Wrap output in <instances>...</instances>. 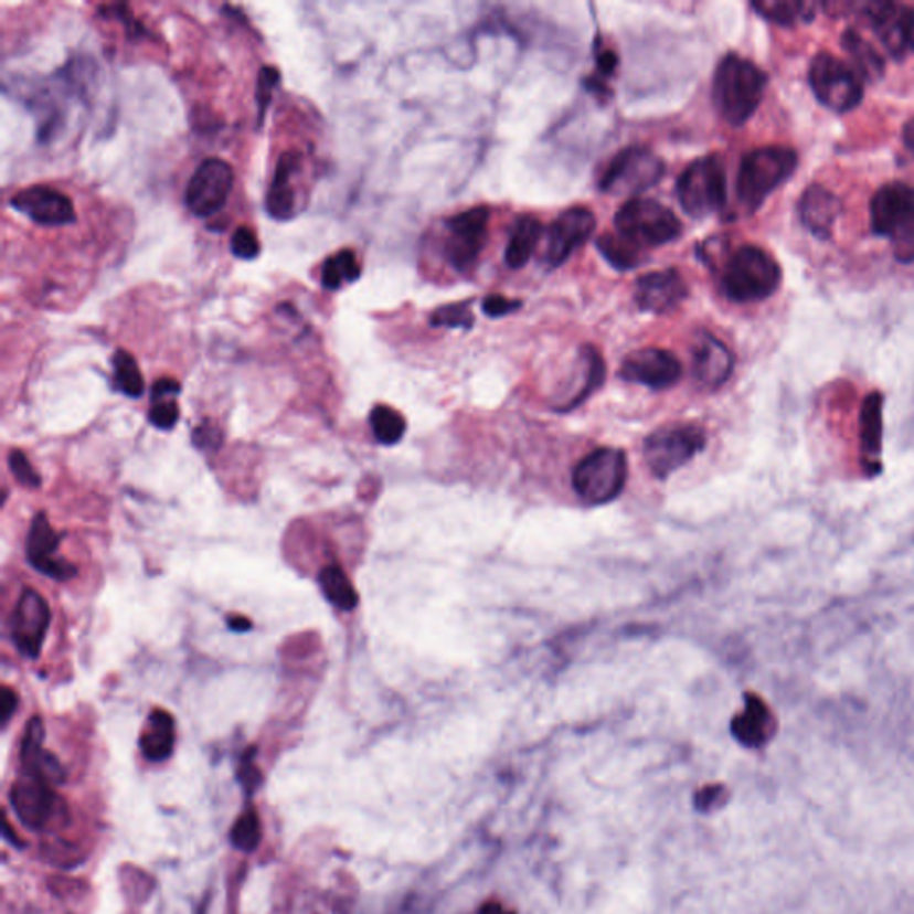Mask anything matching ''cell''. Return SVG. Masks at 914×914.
Masks as SVG:
<instances>
[{"label": "cell", "mask_w": 914, "mask_h": 914, "mask_svg": "<svg viewBox=\"0 0 914 914\" xmlns=\"http://www.w3.org/2000/svg\"><path fill=\"white\" fill-rule=\"evenodd\" d=\"M370 427L379 444L395 445L404 438L407 424L395 407L378 404L370 413Z\"/></svg>", "instance_id": "36"}, {"label": "cell", "mask_w": 914, "mask_h": 914, "mask_svg": "<svg viewBox=\"0 0 914 914\" xmlns=\"http://www.w3.org/2000/svg\"><path fill=\"white\" fill-rule=\"evenodd\" d=\"M775 720L761 697L746 693L745 710L733 720V734L746 746H761L774 734Z\"/></svg>", "instance_id": "25"}, {"label": "cell", "mask_w": 914, "mask_h": 914, "mask_svg": "<svg viewBox=\"0 0 914 914\" xmlns=\"http://www.w3.org/2000/svg\"><path fill=\"white\" fill-rule=\"evenodd\" d=\"M598 253L616 270H633L641 263V248L621 238L620 234L606 233L597 240Z\"/></svg>", "instance_id": "34"}, {"label": "cell", "mask_w": 914, "mask_h": 914, "mask_svg": "<svg viewBox=\"0 0 914 914\" xmlns=\"http://www.w3.org/2000/svg\"><path fill=\"white\" fill-rule=\"evenodd\" d=\"M843 211V202L821 184H809L798 199V216L815 238L826 242L832 236L836 222Z\"/></svg>", "instance_id": "22"}, {"label": "cell", "mask_w": 914, "mask_h": 914, "mask_svg": "<svg viewBox=\"0 0 914 914\" xmlns=\"http://www.w3.org/2000/svg\"><path fill=\"white\" fill-rule=\"evenodd\" d=\"M734 355L710 332H700L693 346V375L705 390H719L733 375Z\"/></svg>", "instance_id": "21"}, {"label": "cell", "mask_w": 914, "mask_h": 914, "mask_svg": "<svg viewBox=\"0 0 914 914\" xmlns=\"http://www.w3.org/2000/svg\"><path fill=\"white\" fill-rule=\"evenodd\" d=\"M45 740V727L40 716L29 720L25 727L24 742H22V765L28 775H34L52 786H60L65 783V768L54 754L43 748Z\"/></svg>", "instance_id": "23"}, {"label": "cell", "mask_w": 914, "mask_h": 914, "mask_svg": "<svg viewBox=\"0 0 914 914\" xmlns=\"http://www.w3.org/2000/svg\"><path fill=\"white\" fill-rule=\"evenodd\" d=\"M176 746V722L172 714L155 710L149 714L147 727L140 736V748L147 759L161 763L172 756Z\"/></svg>", "instance_id": "26"}, {"label": "cell", "mask_w": 914, "mask_h": 914, "mask_svg": "<svg viewBox=\"0 0 914 914\" xmlns=\"http://www.w3.org/2000/svg\"><path fill=\"white\" fill-rule=\"evenodd\" d=\"M861 14L872 25L890 57L904 61L914 54V8L899 2H867Z\"/></svg>", "instance_id": "12"}, {"label": "cell", "mask_w": 914, "mask_h": 914, "mask_svg": "<svg viewBox=\"0 0 914 914\" xmlns=\"http://www.w3.org/2000/svg\"><path fill=\"white\" fill-rule=\"evenodd\" d=\"M798 167L797 150L768 145L743 156L737 170V201L746 213H756L766 199L794 176Z\"/></svg>", "instance_id": "2"}, {"label": "cell", "mask_w": 914, "mask_h": 914, "mask_svg": "<svg viewBox=\"0 0 914 914\" xmlns=\"http://www.w3.org/2000/svg\"><path fill=\"white\" fill-rule=\"evenodd\" d=\"M8 463H10L11 474H13L14 479H17L20 485L25 486V488H31V490L42 486V477H40L36 468L31 465L28 456H25L22 450H11L10 457H8Z\"/></svg>", "instance_id": "40"}, {"label": "cell", "mask_w": 914, "mask_h": 914, "mask_svg": "<svg viewBox=\"0 0 914 914\" xmlns=\"http://www.w3.org/2000/svg\"><path fill=\"white\" fill-rule=\"evenodd\" d=\"M616 66H618V57H616L615 52L604 51L598 54L597 68L604 77L613 75V72L616 71Z\"/></svg>", "instance_id": "46"}, {"label": "cell", "mask_w": 914, "mask_h": 914, "mask_svg": "<svg viewBox=\"0 0 914 914\" xmlns=\"http://www.w3.org/2000/svg\"><path fill=\"white\" fill-rule=\"evenodd\" d=\"M665 172L667 164L656 152L641 145H633L609 161L598 188L613 195H638L656 187Z\"/></svg>", "instance_id": "10"}, {"label": "cell", "mask_w": 914, "mask_h": 914, "mask_svg": "<svg viewBox=\"0 0 914 914\" xmlns=\"http://www.w3.org/2000/svg\"><path fill=\"white\" fill-rule=\"evenodd\" d=\"M627 456L615 447H601L584 456L574 468L572 485L584 504L602 506L620 497L626 488Z\"/></svg>", "instance_id": "6"}, {"label": "cell", "mask_w": 914, "mask_h": 914, "mask_svg": "<svg viewBox=\"0 0 914 914\" xmlns=\"http://www.w3.org/2000/svg\"><path fill=\"white\" fill-rule=\"evenodd\" d=\"M224 442V434L220 431L219 425L213 422H202L195 431H193V444L201 450H216V448Z\"/></svg>", "instance_id": "42"}, {"label": "cell", "mask_w": 914, "mask_h": 914, "mask_svg": "<svg viewBox=\"0 0 914 914\" xmlns=\"http://www.w3.org/2000/svg\"><path fill=\"white\" fill-rule=\"evenodd\" d=\"M360 276V262L350 248L327 257L322 266V285L326 289H340L343 285L355 283Z\"/></svg>", "instance_id": "33"}, {"label": "cell", "mask_w": 914, "mask_h": 914, "mask_svg": "<svg viewBox=\"0 0 914 914\" xmlns=\"http://www.w3.org/2000/svg\"><path fill=\"white\" fill-rule=\"evenodd\" d=\"M259 251H262V247H259V242H257V236L253 228L247 227V225H242V227L234 231L233 236H231V253L234 256L240 257V259H245V262H251V259L257 257Z\"/></svg>", "instance_id": "41"}, {"label": "cell", "mask_w": 914, "mask_h": 914, "mask_svg": "<svg viewBox=\"0 0 914 914\" xmlns=\"http://www.w3.org/2000/svg\"><path fill=\"white\" fill-rule=\"evenodd\" d=\"M227 626L231 627L234 633H247V630L253 629V621L242 615H231L227 618Z\"/></svg>", "instance_id": "48"}, {"label": "cell", "mask_w": 914, "mask_h": 914, "mask_svg": "<svg viewBox=\"0 0 914 914\" xmlns=\"http://www.w3.org/2000/svg\"><path fill=\"white\" fill-rule=\"evenodd\" d=\"M595 225H597V219L588 208L575 205V208L563 211L546 231L545 256H543L546 266L557 268L568 262V257L592 238Z\"/></svg>", "instance_id": "14"}, {"label": "cell", "mask_w": 914, "mask_h": 914, "mask_svg": "<svg viewBox=\"0 0 914 914\" xmlns=\"http://www.w3.org/2000/svg\"><path fill=\"white\" fill-rule=\"evenodd\" d=\"M677 199L691 219L702 220L719 213L727 202V172L716 155L695 159L677 181Z\"/></svg>", "instance_id": "5"}, {"label": "cell", "mask_w": 914, "mask_h": 914, "mask_svg": "<svg viewBox=\"0 0 914 914\" xmlns=\"http://www.w3.org/2000/svg\"><path fill=\"white\" fill-rule=\"evenodd\" d=\"M616 234L636 247L653 248L667 245L682 233L681 220L667 205L649 199H633L616 211Z\"/></svg>", "instance_id": "7"}, {"label": "cell", "mask_w": 914, "mask_h": 914, "mask_svg": "<svg viewBox=\"0 0 914 914\" xmlns=\"http://www.w3.org/2000/svg\"><path fill=\"white\" fill-rule=\"evenodd\" d=\"M902 144L905 150L914 158V117L905 121L904 129H902Z\"/></svg>", "instance_id": "47"}, {"label": "cell", "mask_w": 914, "mask_h": 914, "mask_svg": "<svg viewBox=\"0 0 914 914\" xmlns=\"http://www.w3.org/2000/svg\"><path fill=\"white\" fill-rule=\"evenodd\" d=\"M841 47L854 63L855 72L861 75V79L875 83L886 72L884 56L859 33L858 29L849 28L841 34Z\"/></svg>", "instance_id": "28"}, {"label": "cell", "mask_w": 914, "mask_h": 914, "mask_svg": "<svg viewBox=\"0 0 914 914\" xmlns=\"http://www.w3.org/2000/svg\"><path fill=\"white\" fill-rule=\"evenodd\" d=\"M783 270L770 253L756 245H743L729 257L722 274V289L737 304L761 302L779 289Z\"/></svg>", "instance_id": "3"}, {"label": "cell", "mask_w": 914, "mask_h": 914, "mask_svg": "<svg viewBox=\"0 0 914 914\" xmlns=\"http://www.w3.org/2000/svg\"><path fill=\"white\" fill-rule=\"evenodd\" d=\"M583 360L584 364H586L583 386H581L577 395L572 401L566 402L565 406L560 407L557 411L565 413V411L575 410L583 402L588 401L593 393L597 392L598 387L604 384V379H606V363L602 360L601 352L593 346H584Z\"/></svg>", "instance_id": "35"}, {"label": "cell", "mask_w": 914, "mask_h": 914, "mask_svg": "<svg viewBox=\"0 0 914 914\" xmlns=\"http://www.w3.org/2000/svg\"><path fill=\"white\" fill-rule=\"evenodd\" d=\"M490 219L488 205H476L447 220L444 256L454 270L467 274L476 266L488 240Z\"/></svg>", "instance_id": "11"}, {"label": "cell", "mask_w": 914, "mask_h": 914, "mask_svg": "<svg viewBox=\"0 0 914 914\" xmlns=\"http://www.w3.org/2000/svg\"><path fill=\"white\" fill-rule=\"evenodd\" d=\"M299 170L300 155L297 150H288L280 156L265 201L266 213L272 219L285 222L295 215L297 195H295L294 179Z\"/></svg>", "instance_id": "24"}, {"label": "cell", "mask_w": 914, "mask_h": 914, "mask_svg": "<svg viewBox=\"0 0 914 914\" xmlns=\"http://www.w3.org/2000/svg\"><path fill=\"white\" fill-rule=\"evenodd\" d=\"M688 295V283L676 268L645 274L635 285L636 306L645 313H672L684 302Z\"/></svg>", "instance_id": "17"}, {"label": "cell", "mask_w": 914, "mask_h": 914, "mask_svg": "<svg viewBox=\"0 0 914 914\" xmlns=\"http://www.w3.org/2000/svg\"><path fill=\"white\" fill-rule=\"evenodd\" d=\"M17 705H19V697L11 688L4 686L2 695H0V722H2V725H8L14 711H17Z\"/></svg>", "instance_id": "45"}, {"label": "cell", "mask_w": 914, "mask_h": 914, "mask_svg": "<svg viewBox=\"0 0 914 914\" xmlns=\"http://www.w3.org/2000/svg\"><path fill=\"white\" fill-rule=\"evenodd\" d=\"M11 205L43 227H63L75 222L74 202L56 188H24L11 199Z\"/></svg>", "instance_id": "18"}, {"label": "cell", "mask_w": 914, "mask_h": 914, "mask_svg": "<svg viewBox=\"0 0 914 914\" xmlns=\"http://www.w3.org/2000/svg\"><path fill=\"white\" fill-rule=\"evenodd\" d=\"M873 234L893 243L896 262H914V187L902 181L882 184L870 201Z\"/></svg>", "instance_id": "4"}, {"label": "cell", "mask_w": 914, "mask_h": 914, "mask_svg": "<svg viewBox=\"0 0 914 914\" xmlns=\"http://www.w3.org/2000/svg\"><path fill=\"white\" fill-rule=\"evenodd\" d=\"M752 8L763 19L783 28L807 24L817 17V4L806 0H759L752 2Z\"/></svg>", "instance_id": "29"}, {"label": "cell", "mask_w": 914, "mask_h": 914, "mask_svg": "<svg viewBox=\"0 0 914 914\" xmlns=\"http://www.w3.org/2000/svg\"><path fill=\"white\" fill-rule=\"evenodd\" d=\"M809 86L821 106L830 111L844 113L858 108L864 97L861 75L830 52H818L809 65Z\"/></svg>", "instance_id": "9"}, {"label": "cell", "mask_w": 914, "mask_h": 914, "mask_svg": "<svg viewBox=\"0 0 914 914\" xmlns=\"http://www.w3.org/2000/svg\"><path fill=\"white\" fill-rule=\"evenodd\" d=\"M522 308V300L508 299L504 295H488L482 300V311L486 317L500 318L506 315L513 313L517 309Z\"/></svg>", "instance_id": "43"}, {"label": "cell", "mask_w": 914, "mask_h": 914, "mask_svg": "<svg viewBox=\"0 0 914 914\" xmlns=\"http://www.w3.org/2000/svg\"><path fill=\"white\" fill-rule=\"evenodd\" d=\"M49 602L33 588H25L11 618V638L25 658L36 659L51 626Z\"/></svg>", "instance_id": "16"}, {"label": "cell", "mask_w": 914, "mask_h": 914, "mask_svg": "<svg viewBox=\"0 0 914 914\" xmlns=\"http://www.w3.org/2000/svg\"><path fill=\"white\" fill-rule=\"evenodd\" d=\"M233 167L220 158H208L196 167L188 182L184 202L199 219H210L224 210L233 192Z\"/></svg>", "instance_id": "13"}, {"label": "cell", "mask_w": 914, "mask_h": 914, "mask_svg": "<svg viewBox=\"0 0 914 914\" xmlns=\"http://www.w3.org/2000/svg\"><path fill=\"white\" fill-rule=\"evenodd\" d=\"M476 322L474 313H471V300H461V302L447 304L442 308L436 309L431 315V326L433 327H448V329H471Z\"/></svg>", "instance_id": "39"}, {"label": "cell", "mask_w": 914, "mask_h": 914, "mask_svg": "<svg viewBox=\"0 0 914 914\" xmlns=\"http://www.w3.org/2000/svg\"><path fill=\"white\" fill-rule=\"evenodd\" d=\"M768 75L740 54H725L713 77V103L729 126L740 127L754 117L765 97Z\"/></svg>", "instance_id": "1"}, {"label": "cell", "mask_w": 914, "mask_h": 914, "mask_svg": "<svg viewBox=\"0 0 914 914\" xmlns=\"http://www.w3.org/2000/svg\"><path fill=\"white\" fill-rule=\"evenodd\" d=\"M318 584H320L323 597L340 612H352L360 602L358 592L340 566H323L318 574Z\"/></svg>", "instance_id": "32"}, {"label": "cell", "mask_w": 914, "mask_h": 914, "mask_svg": "<svg viewBox=\"0 0 914 914\" xmlns=\"http://www.w3.org/2000/svg\"><path fill=\"white\" fill-rule=\"evenodd\" d=\"M181 393V384L176 379L163 378L156 381L152 386V406L149 411L150 424L161 431H170L176 427L179 421L178 397Z\"/></svg>", "instance_id": "31"}, {"label": "cell", "mask_w": 914, "mask_h": 914, "mask_svg": "<svg viewBox=\"0 0 914 914\" xmlns=\"http://www.w3.org/2000/svg\"><path fill=\"white\" fill-rule=\"evenodd\" d=\"M708 444L705 431L697 424L672 422L647 436L644 457L647 467L658 479H668L684 467Z\"/></svg>", "instance_id": "8"}, {"label": "cell", "mask_w": 914, "mask_h": 914, "mask_svg": "<svg viewBox=\"0 0 914 914\" xmlns=\"http://www.w3.org/2000/svg\"><path fill=\"white\" fill-rule=\"evenodd\" d=\"M279 72L276 68H270V66H265L262 74H259V81H257V104H259V115L262 117L265 115L266 104L272 100V89L279 83Z\"/></svg>", "instance_id": "44"}, {"label": "cell", "mask_w": 914, "mask_h": 914, "mask_svg": "<svg viewBox=\"0 0 914 914\" xmlns=\"http://www.w3.org/2000/svg\"><path fill=\"white\" fill-rule=\"evenodd\" d=\"M11 806L14 815L28 829L40 830L57 815V795L52 784L25 774L11 788Z\"/></svg>", "instance_id": "20"}, {"label": "cell", "mask_w": 914, "mask_h": 914, "mask_svg": "<svg viewBox=\"0 0 914 914\" xmlns=\"http://www.w3.org/2000/svg\"><path fill=\"white\" fill-rule=\"evenodd\" d=\"M263 830L262 820L254 809H247L243 812L238 820L234 821L233 829H231V841L234 847L243 852H253L259 847L262 841Z\"/></svg>", "instance_id": "38"}, {"label": "cell", "mask_w": 914, "mask_h": 914, "mask_svg": "<svg viewBox=\"0 0 914 914\" xmlns=\"http://www.w3.org/2000/svg\"><path fill=\"white\" fill-rule=\"evenodd\" d=\"M882 404L884 397L881 393L873 392L864 398L861 407V450L868 465H879L882 447Z\"/></svg>", "instance_id": "30"}, {"label": "cell", "mask_w": 914, "mask_h": 914, "mask_svg": "<svg viewBox=\"0 0 914 914\" xmlns=\"http://www.w3.org/2000/svg\"><path fill=\"white\" fill-rule=\"evenodd\" d=\"M627 383L641 384L650 390H668L682 378V364L670 350L645 347L635 350L621 361L618 372Z\"/></svg>", "instance_id": "15"}, {"label": "cell", "mask_w": 914, "mask_h": 914, "mask_svg": "<svg viewBox=\"0 0 914 914\" xmlns=\"http://www.w3.org/2000/svg\"><path fill=\"white\" fill-rule=\"evenodd\" d=\"M63 536L49 522L47 513H38L28 534L29 565L54 581H68L77 575V568L57 554Z\"/></svg>", "instance_id": "19"}, {"label": "cell", "mask_w": 914, "mask_h": 914, "mask_svg": "<svg viewBox=\"0 0 914 914\" xmlns=\"http://www.w3.org/2000/svg\"><path fill=\"white\" fill-rule=\"evenodd\" d=\"M113 370H115V387L124 393L126 397L138 398L144 395V375L140 366L136 363L135 355L127 350L118 349L113 355Z\"/></svg>", "instance_id": "37"}, {"label": "cell", "mask_w": 914, "mask_h": 914, "mask_svg": "<svg viewBox=\"0 0 914 914\" xmlns=\"http://www.w3.org/2000/svg\"><path fill=\"white\" fill-rule=\"evenodd\" d=\"M543 225L536 216L520 215L514 220L511 233H509L508 247H506L504 262L509 268L518 270L531 262L532 254L536 251L538 243L542 238Z\"/></svg>", "instance_id": "27"}]
</instances>
